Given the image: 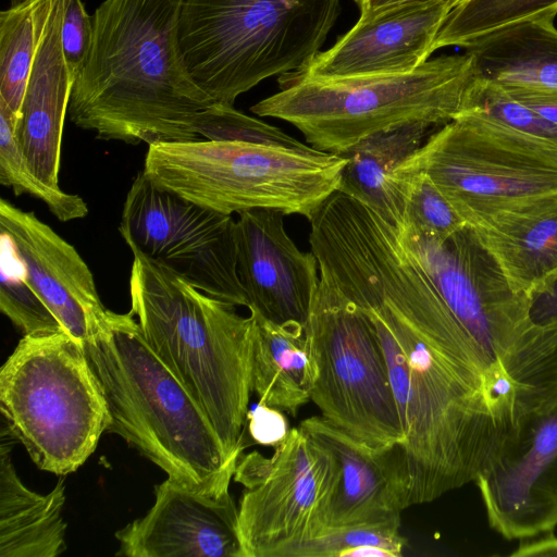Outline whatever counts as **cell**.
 Instances as JSON below:
<instances>
[{
	"label": "cell",
	"mask_w": 557,
	"mask_h": 557,
	"mask_svg": "<svg viewBox=\"0 0 557 557\" xmlns=\"http://www.w3.org/2000/svg\"><path fill=\"white\" fill-rule=\"evenodd\" d=\"M336 287L371 321L405 442L411 505L474 482L512 428L495 397L500 370L394 234L348 260Z\"/></svg>",
	"instance_id": "obj_1"
},
{
	"label": "cell",
	"mask_w": 557,
	"mask_h": 557,
	"mask_svg": "<svg viewBox=\"0 0 557 557\" xmlns=\"http://www.w3.org/2000/svg\"><path fill=\"white\" fill-rule=\"evenodd\" d=\"M184 0H104L92 14L88 58L67 114L102 140H197L195 119L213 100L190 78L178 47Z\"/></svg>",
	"instance_id": "obj_2"
},
{
	"label": "cell",
	"mask_w": 557,
	"mask_h": 557,
	"mask_svg": "<svg viewBox=\"0 0 557 557\" xmlns=\"http://www.w3.org/2000/svg\"><path fill=\"white\" fill-rule=\"evenodd\" d=\"M133 255L131 314L207 414L227 456L238 459L252 393L253 314L243 317L169 268Z\"/></svg>",
	"instance_id": "obj_3"
},
{
	"label": "cell",
	"mask_w": 557,
	"mask_h": 557,
	"mask_svg": "<svg viewBox=\"0 0 557 557\" xmlns=\"http://www.w3.org/2000/svg\"><path fill=\"white\" fill-rule=\"evenodd\" d=\"M83 345L107 401V432L183 486L230 492L238 459L227 456L207 414L152 350L131 312L109 310Z\"/></svg>",
	"instance_id": "obj_4"
},
{
	"label": "cell",
	"mask_w": 557,
	"mask_h": 557,
	"mask_svg": "<svg viewBox=\"0 0 557 557\" xmlns=\"http://www.w3.org/2000/svg\"><path fill=\"white\" fill-rule=\"evenodd\" d=\"M474 77L466 52L428 60L401 74L320 78L294 72L280 76V90L250 111L292 124L315 150L342 154L380 132L450 122Z\"/></svg>",
	"instance_id": "obj_5"
},
{
	"label": "cell",
	"mask_w": 557,
	"mask_h": 557,
	"mask_svg": "<svg viewBox=\"0 0 557 557\" xmlns=\"http://www.w3.org/2000/svg\"><path fill=\"white\" fill-rule=\"evenodd\" d=\"M341 10V0H184L181 55L214 103L234 106L263 79L305 69Z\"/></svg>",
	"instance_id": "obj_6"
},
{
	"label": "cell",
	"mask_w": 557,
	"mask_h": 557,
	"mask_svg": "<svg viewBox=\"0 0 557 557\" xmlns=\"http://www.w3.org/2000/svg\"><path fill=\"white\" fill-rule=\"evenodd\" d=\"M345 163L313 148L197 139L148 146L143 172L160 188L219 213L270 209L310 220L338 189Z\"/></svg>",
	"instance_id": "obj_7"
},
{
	"label": "cell",
	"mask_w": 557,
	"mask_h": 557,
	"mask_svg": "<svg viewBox=\"0 0 557 557\" xmlns=\"http://www.w3.org/2000/svg\"><path fill=\"white\" fill-rule=\"evenodd\" d=\"M0 409L34 463L58 475L76 471L110 423L84 345L64 331L22 337L0 370Z\"/></svg>",
	"instance_id": "obj_8"
},
{
	"label": "cell",
	"mask_w": 557,
	"mask_h": 557,
	"mask_svg": "<svg viewBox=\"0 0 557 557\" xmlns=\"http://www.w3.org/2000/svg\"><path fill=\"white\" fill-rule=\"evenodd\" d=\"M421 173L474 230L557 210V150L458 114L396 170Z\"/></svg>",
	"instance_id": "obj_9"
},
{
	"label": "cell",
	"mask_w": 557,
	"mask_h": 557,
	"mask_svg": "<svg viewBox=\"0 0 557 557\" xmlns=\"http://www.w3.org/2000/svg\"><path fill=\"white\" fill-rule=\"evenodd\" d=\"M321 417L373 447L405 442L380 342L367 314L320 276L304 324Z\"/></svg>",
	"instance_id": "obj_10"
},
{
	"label": "cell",
	"mask_w": 557,
	"mask_h": 557,
	"mask_svg": "<svg viewBox=\"0 0 557 557\" xmlns=\"http://www.w3.org/2000/svg\"><path fill=\"white\" fill-rule=\"evenodd\" d=\"M233 479L245 487L237 507L243 557H295L325 530L334 461L299 426L269 458L242 454Z\"/></svg>",
	"instance_id": "obj_11"
},
{
	"label": "cell",
	"mask_w": 557,
	"mask_h": 557,
	"mask_svg": "<svg viewBox=\"0 0 557 557\" xmlns=\"http://www.w3.org/2000/svg\"><path fill=\"white\" fill-rule=\"evenodd\" d=\"M119 231L132 252L169 268L215 299L248 308L232 215L164 190L140 171L126 195Z\"/></svg>",
	"instance_id": "obj_12"
},
{
	"label": "cell",
	"mask_w": 557,
	"mask_h": 557,
	"mask_svg": "<svg viewBox=\"0 0 557 557\" xmlns=\"http://www.w3.org/2000/svg\"><path fill=\"white\" fill-rule=\"evenodd\" d=\"M398 236L457 320L497 367L532 330V298L512 287L466 225L445 240L406 225Z\"/></svg>",
	"instance_id": "obj_13"
},
{
	"label": "cell",
	"mask_w": 557,
	"mask_h": 557,
	"mask_svg": "<svg viewBox=\"0 0 557 557\" xmlns=\"http://www.w3.org/2000/svg\"><path fill=\"white\" fill-rule=\"evenodd\" d=\"M490 527L532 540L557 525V396L519 417L478 474Z\"/></svg>",
	"instance_id": "obj_14"
},
{
	"label": "cell",
	"mask_w": 557,
	"mask_h": 557,
	"mask_svg": "<svg viewBox=\"0 0 557 557\" xmlns=\"http://www.w3.org/2000/svg\"><path fill=\"white\" fill-rule=\"evenodd\" d=\"M0 231L21 274L54 313L64 331L84 343L103 325L108 309L94 275L77 250L30 211L0 200Z\"/></svg>",
	"instance_id": "obj_15"
},
{
	"label": "cell",
	"mask_w": 557,
	"mask_h": 557,
	"mask_svg": "<svg viewBox=\"0 0 557 557\" xmlns=\"http://www.w3.org/2000/svg\"><path fill=\"white\" fill-rule=\"evenodd\" d=\"M238 508L230 492L213 495L166 479L147 513L119 530L117 556L243 557Z\"/></svg>",
	"instance_id": "obj_16"
},
{
	"label": "cell",
	"mask_w": 557,
	"mask_h": 557,
	"mask_svg": "<svg viewBox=\"0 0 557 557\" xmlns=\"http://www.w3.org/2000/svg\"><path fill=\"white\" fill-rule=\"evenodd\" d=\"M298 426L334 461L325 529L400 517L410 506V480L401 444L370 446L321 416L307 418Z\"/></svg>",
	"instance_id": "obj_17"
},
{
	"label": "cell",
	"mask_w": 557,
	"mask_h": 557,
	"mask_svg": "<svg viewBox=\"0 0 557 557\" xmlns=\"http://www.w3.org/2000/svg\"><path fill=\"white\" fill-rule=\"evenodd\" d=\"M284 213L252 209L236 220L237 270L253 309L276 323L305 324L320 282L318 260L286 232Z\"/></svg>",
	"instance_id": "obj_18"
},
{
	"label": "cell",
	"mask_w": 557,
	"mask_h": 557,
	"mask_svg": "<svg viewBox=\"0 0 557 557\" xmlns=\"http://www.w3.org/2000/svg\"><path fill=\"white\" fill-rule=\"evenodd\" d=\"M451 9L412 2L360 18L298 73L320 78L409 73L434 52L435 37Z\"/></svg>",
	"instance_id": "obj_19"
},
{
	"label": "cell",
	"mask_w": 557,
	"mask_h": 557,
	"mask_svg": "<svg viewBox=\"0 0 557 557\" xmlns=\"http://www.w3.org/2000/svg\"><path fill=\"white\" fill-rule=\"evenodd\" d=\"M65 0H53L24 94L15 139L32 172L59 188L61 144L74 79L61 46Z\"/></svg>",
	"instance_id": "obj_20"
},
{
	"label": "cell",
	"mask_w": 557,
	"mask_h": 557,
	"mask_svg": "<svg viewBox=\"0 0 557 557\" xmlns=\"http://www.w3.org/2000/svg\"><path fill=\"white\" fill-rule=\"evenodd\" d=\"M435 127L440 126L419 122L363 138L341 154L346 163L337 190L364 203L400 231L405 223L407 193L395 172Z\"/></svg>",
	"instance_id": "obj_21"
},
{
	"label": "cell",
	"mask_w": 557,
	"mask_h": 557,
	"mask_svg": "<svg viewBox=\"0 0 557 557\" xmlns=\"http://www.w3.org/2000/svg\"><path fill=\"white\" fill-rule=\"evenodd\" d=\"M64 481L48 494L36 493L20 480L11 459V443L0 450V556L55 557L66 549L62 510Z\"/></svg>",
	"instance_id": "obj_22"
},
{
	"label": "cell",
	"mask_w": 557,
	"mask_h": 557,
	"mask_svg": "<svg viewBox=\"0 0 557 557\" xmlns=\"http://www.w3.org/2000/svg\"><path fill=\"white\" fill-rule=\"evenodd\" d=\"M547 15L506 26L463 49L475 75L502 86L557 90V28Z\"/></svg>",
	"instance_id": "obj_23"
},
{
	"label": "cell",
	"mask_w": 557,
	"mask_h": 557,
	"mask_svg": "<svg viewBox=\"0 0 557 557\" xmlns=\"http://www.w3.org/2000/svg\"><path fill=\"white\" fill-rule=\"evenodd\" d=\"M256 319L252 392L258 403L296 417L311 400L314 366L304 324L276 323L249 309Z\"/></svg>",
	"instance_id": "obj_24"
},
{
	"label": "cell",
	"mask_w": 557,
	"mask_h": 557,
	"mask_svg": "<svg viewBox=\"0 0 557 557\" xmlns=\"http://www.w3.org/2000/svg\"><path fill=\"white\" fill-rule=\"evenodd\" d=\"M474 232L512 287L532 300L557 282V210Z\"/></svg>",
	"instance_id": "obj_25"
},
{
	"label": "cell",
	"mask_w": 557,
	"mask_h": 557,
	"mask_svg": "<svg viewBox=\"0 0 557 557\" xmlns=\"http://www.w3.org/2000/svg\"><path fill=\"white\" fill-rule=\"evenodd\" d=\"M53 0H26L0 13V100L20 117Z\"/></svg>",
	"instance_id": "obj_26"
},
{
	"label": "cell",
	"mask_w": 557,
	"mask_h": 557,
	"mask_svg": "<svg viewBox=\"0 0 557 557\" xmlns=\"http://www.w3.org/2000/svg\"><path fill=\"white\" fill-rule=\"evenodd\" d=\"M547 15H557V0H466L449 11L433 49L465 48L506 26Z\"/></svg>",
	"instance_id": "obj_27"
},
{
	"label": "cell",
	"mask_w": 557,
	"mask_h": 557,
	"mask_svg": "<svg viewBox=\"0 0 557 557\" xmlns=\"http://www.w3.org/2000/svg\"><path fill=\"white\" fill-rule=\"evenodd\" d=\"M458 114L476 117L511 136L557 150V125L515 99L500 85L476 75Z\"/></svg>",
	"instance_id": "obj_28"
},
{
	"label": "cell",
	"mask_w": 557,
	"mask_h": 557,
	"mask_svg": "<svg viewBox=\"0 0 557 557\" xmlns=\"http://www.w3.org/2000/svg\"><path fill=\"white\" fill-rule=\"evenodd\" d=\"M15 116L0 100L1 185L10 187L16 196L28 194L44 201L61 222L85 218L89 209L81 196L51 187L32 172L15 139Z\"/></svg>",
	"instance_id": "obj_29"
},
{
	"label": "cell",
	"mask_w": 557,
	"mask_h": 557,
	"mask_svg": "<svg viewBox=\"0 0 557 557\" xmlns=\"http://www.w3.org/2000/svg\"><path fill=\"white\" fill-rule=\"evenodd\" d=\"M0 310L23 336H41L64 329L54 313L21 274L9 239L1 234ZM65 332V331H64Z\"/></svg>",
	"instance_id": "obj_30"
},
{
	"label": "cell",
	"mask_w": 557,
	"mask_h": 557,
	"mask_svg": "<svg viewBox=\"0 0 557 557\" xmlns=\"http://www.w3.org/2000/svg\"><path fill=\"white\" fill-rule=\"evenodd\" d=\"M195 132L210 140H232L310 150L283 129L249 116L234 106L213 103L195 119Z\"/></svg>",
	"instance_id": "obj_31"
},
{
	"label": "cell",
	"mask_w": 557,
	"mask_h": 557,
	"mask_svg": "<svg viewBox=\"0 0 557 557\" xmlns=\"http://www.w3.org/2000/svg\"><path fill=\"white\" fill-rule=\"evenodd\" d=\"M400 517L387 520L325 529L307 542L295 557H346L347 553L363 546H377L403 556L407 540L399 533Z\"/></svg>",
	"instance_id": "obj_32"
},
{
	"label": "cell",
	"mask_w": 557,
	"mask_h": 557,
	"mask_svg": "<svg viewBox=\"0 0 557 557\" xmlns=\"http://www.w3.org/2000/svg\"><path fill=\"white\" fill-rule=\"evenodd\" d=\"M407 193L406 225L445 240L467 224L441 191L421 173L397 177Z\"/></svg>",
	"instance_id": "obj_33"
},
{
	"label": "cell",
	"mask_w": 557,
	"mask_h": 557,
	"mask_svg": "<svg viewBox=\"0 0 557 557\" xmlns=\"http://www.w3.org/2000/svg\"><path fill=\"white\" fill-rule=\"evenodd\" d=\"M92 16L82 0H65L61 26V46L69 71L75 81L83 69L92 41Z\"/></svg>",
	"instance_id": "obj_34"
},
{
	"label": "cell",
	"mask_w": 557,
	"mask_h": 557,
	"mask_svg": "<svg viewBox=\"0 0 557 557\" xmlns=\"http://www.w3.org/2000/svg\"><path fill=\"white\" fill-rule=\"evenodd\" d=\"M248 431L259 445L275 448L287 436L288 422L283 411L259 404L247 414Z\"/></svg>",
	"instance_id": "obj_35"
},
{
	"label": "cell",
	"mask_w": 557,
	"mask_h": 557,
	"mask_svg": "<svg viewBox=\"0 0 557 557\" xmlns=\"http://www.w3.org/2000/svg\"><path fill=\"white\" fill-rule=\"evenodd\" d=\"M502 86V85H500ZM515 99L557 125V90L502 86Z\"/></svg>",
	"instance_id": "obj_36"
},
{
	"label": "cell",
	"mask_w": 557,
	"mask_h": 557,
	"mask_svg": "<svg viewBox=\"0 0 557 557\" xmlns=\"http://www.w3.org/2000/svg\"><path fill=\"white\" fill-rule=\"evenodd\" d=\"M531 318L534 323L557 321V282L533 298Z\"/></svg>",
	"instance_id": "obj_37"
},
{
	"label": "cell",
	"mask_w": 557,
	"mask_h": 557,
	"mask_svg": "<svg viewBox=\"0 0 557 557\" xmlns=\"http://www.w3.org/2000/svg\"><path fill=\"white\" fill-rule=\"evenodd\" d=\"M510 555L512 557H557V537L549 532L536 540L521 541L518 548Z\"/></svg>",
	"instance_id": "obj_38"
},
{
	"label": "cell",
	"mask_w": 557,
	"mask_h": 557,
	"mask_svg": "<svg viewBox=\"0 0 557 557\" xmlns=\"http://www.w3.org/2000/svg\"><path fill=\"white\" fill-rule=\"evenodd\" d=\"M359 11L360 18H370L376 14L388 10L394 7H398L406 3L412 2H434L447 5L450 9L456 8L466 0H355Z\"/></svg>",
	"instance_id": "obj_39"
},
{
	"label": "cell",
	"mask_w": 557,
	"mask_h": 557,
	"mask_svg": "<svg viewBox=\"0 0 557 557\" xmlns=\"http://www.w3.org/2000/svg\"><path fill=\"white\" fill-rule=\"evenodd\" d=\"M23 1H26V0H11V5L21 3Z\"/></svg>",
	"instance_id": "obj_40"
}]
</instances>
